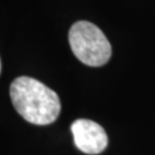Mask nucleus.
<instances>
[{
  "instance_id": "4",
  "label": "nucleus",
  "mask_w": 155,
  "mask_h": 155,
  "mask_svg": "<svg viewBox=\"0 0 155 155\" xmlns=\"http://www.w3.org/2000/svg\"><path fill=\"white\" fill-rule=\"evenodd\" d=\"M0 71H1V62H0Z\"/></svg>"
},
{
  "instance_id": "2",
  "label": "nucleus",
  "mask_w": 155,
  "mask_h": 155,
  "mask_svg": "<svg viewBox=\"0 0 155 155\" xmlns=\"http://www.w3.org/2000/svg\"><path fill=\"white\" fill-rule=\"evenodd\" d=\"M69 44L74 55L90 67L106 64L111 56V46L95 24L79 21L69 30Z\"/></svg>"
},
{
  "instance_id": "1",
  "label": "nucleus",
  "mask_w": 155,
  "mask_h": 155,
  "mask_svg": "<svg viewBox=\"0 0 155 155\" xmlns=\"http://www.w3.org/2000/svg\"><path fill=\"white\" fill-rule=\"evenodd\" d=\"M9 94L17 113L36 125L53 123L61 111L59 95L35 78L22 76L14 79Z\"/></svg>"
},
{
  "instance_id": "3",
  "label": "nucleus",
  "mask_w": 155,
  "mask_h": 155,
  "mask_svg": "<svg viewBox=\"0 0 155 155\" xmlns=\"http://www.w3.org/2000/svg\"><path fill=\"white\" fill-rule=\"evenodd\" d=\"M74 143L85 154L95 155L104 152L108 145V137L100 124L91 120L79 118L71 124Z\"/></svg>"
}]
</instances>
